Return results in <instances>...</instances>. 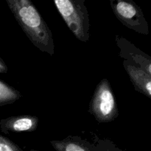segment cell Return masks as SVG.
I'll return each instance as SVG.
<instances>
[{
	"mask_svg": "<svg viewBox=\"0 0 151 151\" xmlns=\"http://www.w3.org/2000/svg\"><path fill=\"white\" fill-rule=\"evenodd\" d=\"M124 67L136 91L151 99V76L133 62H124Z\"/></svg>",
	"mask_w": 151,
	"mask_h": 151,
	"instance_id": "obj_6",
	"label": "cell"
},
{
	"mask_svg": "<svg viewBox=\"0 0 151 151\" xmlns=\"http://www.w3.org/2000/svg\"><path fill=\"white\" fill-rule=\"evenodd\" d=\"M29 151H38V150H29Z\"/></svg>",
	"mask_w": 151,
	"mask_h": 151,
	"instance_id": "obj_12",
	"label": "cell"
},
{
	"mask_svg": "<svg viewBox=\"0 0 151 151\" xmlns=\"http://www.w3.org/2000/svg\"><path fill=\"white\" fill-rule=\"evenodd\" d=\"M111 8L118 19L129 29L138 33L147 35L149 25L139 6L132 1H111Z\"/></svg>",
	"mask_w": 151,
	"mask_h": 151,
	"instance_id": "obj_4",
	"label": "cell"
},
{
	"mask_svg": "<svg viewBox=\"0 0 151 151\" xmlns=\"http://www.w3.org/2000/svg\"><path fill=\"white\" fill-rule=\"evenodd\" d=\"M38 118L34 116H17L3 119L0 121L2 132H24L34 131L38 125Z\"/></svg>",
	"mask_w": 151,
	"mask_h": 151,
	"instance_id": "obj_5",
	"label": "cell"
},
{
	"mask_svg": "<svg viewBox=\"0 0 151 151\" xmlns=\"http://www.w3.org/2000/svg\"><path fill=\"white\" fill-rule=\"evenodd\" d=\"M0 151H23L16 144L0 135Z\"/></svg>",
	"mask_w": 151,
	"mask_h": 151,
	"instance_id": "obj_10",
	"label": "cell"
},
{
	"mask_svg": "<svg viewBox=\"0 0 151 151\" xmlns=\"http://www.w3.org/2000/svg\"><path fill=\"white\" fill-rule=\"evenodd\" d=\"M7 67L6 66L5 63L3 61L2 59L0 58V74L7 73Z\"/></svg>",
	"mask_w": 151,
	"mask_h": 151,
	"instance_id": "obj_11",
	"label": "cell"
},
{
	"mask_svg": "<svg viewBox=\"0 0 151 151\" xmlns=\"http://www.w3.org/2000/svg\"><path fill=\"white\" fill-rule=\"evenodd\" d=\"M7 4L31 42L42 52L52 55V34L33 4L29 0H7Z\"/></svg>",
	"mask_w": 151,
	"mask_h": 151,
	"instance_id": "obj_1",
	"label": "cell"
},
{
	"mask_svg": "<svg viewBox=\"0 0 151 151\" xmlns=\"http://www.w3.org/2000/svg\"><path fill=\"white\" fill-rule=\"evenodd\" d=\"M22 97V94L6 83L0 81V106L14 103Z\"/></svg>",
	"mask_w": 151,
	"mask_h": 151,
	"instance_id": "obj_8",
	"label": "cell"
},
{
	"mask_svg": "<svg viewBox=\"0 0 151 151\" xmlns=\"http://www.w3.org/2000/svg\"><path fill=\"white\" fill-rule=\"evenodd\" d=\"M50 143L57 151H91L87 147L76 142L52 141Z\"/></svg>",
	"mask_w": 151,
	"mask_h": 151,
	"instance_id": "obj_9",
	"label": "cell"
},
{
	"mask_svg": "<svg viewBox=\"0 0 151 151\" xmlns=\"http://www.w3.org/2000/svg\"><path fill=\"white\" fill-rule=\"evenodd\" d=\"M56 8L71 32L83 42L89 38V18L88 10L81 0H55Z\"/></svg>",
	"mask_w": 151,
	"mask_h": 151,
	"instance_id": "obj_2",
	"label": "cell"
},
{
	"mask_svg": "<svg viewBox=\"0 0 151 151\" xmlns=\"http://www.w3.org/2000/svg\"><path fill=\"white\" fill-rule=\"evenodd\" d=\"M89 112L99 122H109L118 116L117 105L107 79H103L97 86L90 103Z\"/></svg>",
	"mask_w": 151,
	"mask_h": 151,
	"instance_id": "obj_3",
	"label": "cell"
},
{
	"mask_svg": "<svg viewBox=\"0 0 151 151\" xmlns=\"http://www.w3.org/2000/svg\"><path fill=\"white\" fill-rule=\"evenodd\" d=\"M123 47L124 52L126 57L151 76V56L141 51L139 49L125 40Z\"/></svg>",
	"mask_w": 151,
	"mask_h": 151,
	"instance_id": "obj_7",
	"label": "cell"
}]
</instances>
